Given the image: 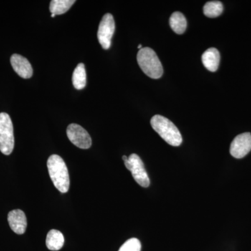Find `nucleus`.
Masks as SVG:
<instances>
[{
    "label": "nucleus",
    "mask_w": 251,
    "mask_h": 251,
    "mask_svg": "<svg viewBox=\"0 0 251 251\" xmlns=\"http://www.w3.org/2000/svg\"><path fill=\"white\" fill-rule=\"evenodd\" d=\"M48 169L54 186L61 193L68 192L70 186L69 171L64 160L58 155H52L47 162Z\"/></svg>",
    "instance_id": "f257e3e1"
},
{
    "label": "nucleus",
    "mask_w": 251,
    "mask_h": 251,
    "mask_svg": "<svg viewBox=\"0 0 251 251\" xmlns=\"http://www.w3.org/2000/svg\"><path fill=\"white\" fill-rule=\"evenodd\" d=\"M151 125L153 130L172 146L178 147L182 143V136L176 126L161 115H156L151 120Z\"/></svg>",
    "instance_id": "f03ea898"
},
{
    "label": "nucleus",
    "mask_w": 251,
    "mask_h": 251,
    "mask_svg": "<svg viewBox=\"0 0 251 251\" xmlns=\"http://www.w3.org/2000/svg\"><path fill=\"white\" fill-rule=\"evenodd\" d=\"M138 65L148 76L153 79L160 78L163 74L161 61L156 52L150 48H143L137 55Z\"/></svg>",
    "instance_id": "7ed1b4c3"
},
{
    "label": "nucleus",
    "mask_w": 251,
    "mask_h": 251,
    "mask_svg": "<svg viewBox=\"0 0 251 251\" xmlns=\"http://www.w3.org/2000/svg\"><path fill=\"white\" fill-rule=\"evenodd\" d=\"M14 148V126L7 113H0V151L10 155Z\"/></svg>",
    "instance_id": "20e7f679"
},
{
    "label": "nucleus",
    "mask_w": 251,
    "mask_h": 251,
    "mask_svg": "<svg viewBox=\"0 0 251 251\" xmlns=\"http://www.w3.org/2000/svg\"><path fill=\"white\" fill-rule=\"evenodd\" d=\"M126 168L131 172L135 181L142 187L148 188L150 184L148 173L145 171L141 158L135 153H132L127 161L125 162Z\"/></svg>",
    "instance_id": "39448f33"
},
{
    "label": "nucleus",
    "mask_w": 251,
    "mask_h": 251,
    "mask_svg": "<svg viewBox=\"0 0 251 251\" xmlns=\"http://www.w3.org/2000/svg\"><path fill=\"white\" fill-rule=\"evenodd\" d=\"M115 30V23L112 14L104 15L99 24L97 37L99 44L103 49L108 50L111 46L112 36Z\"/></svg>",
    "instance_id": "423d86ee"
},
{
    "label": "nucleus",
    "mask_w": 251,
    "mask_h": 251,
    "mask_svg": "<svg viewBox=\"0 0 251 251\" xmlns=\"http://www.w3.org/2000/svg\"><path fill=\"white\" fill-rule=\"evenodd\" d=\"M67 134L69 140L80 149L87 150L92 146V139L88 132L76 124H72L67 127Z\"/></svg>",
    "instance_id": "0eeeda50"
},
{
    "label": "nucleus",
    "mask_w": 251,
    "mask_h": 251,
    "mask_svg": "<svg viewBox=\"0 0 251 251\" xmlns=\"http://www.w3.org/2000/svg\"><path fill=\"white\" fill-rule=\"evenodd\" d=\"M251 150V134L244 133L237 135L232 142L229 149L231 155L236 158H242Z\"/></svg>",
    "instance_id": "6e6552de"
},
{
    "label": "nucleus",
    "mask_w": 251,
    "mask_h": 251,
    "mask_svg": "<svg viewBox=\"0 0 251 251\" xmlns=\"http://www.w3.org/2000/svg\"><path fill=\"white\" fill-rule=\"evenodd\" d=\"M11 64L15 72L23 78H30L33 69L30 63L21 54H14L11 57Z\"/></svg>",
    "instance_id": "1a4fd4ad"
},
{
    "label": "nucleus",
    "mask_w": 251,
    "mask_h": 251,
    "mask_svg": "<svg viewBox=\"0 0 251 251\" xmlns=\"http://www.w3.org/2000/svg\"><path fill=\"white\" fill-rule=\"evenodd\" d=\"M8 222L15 233L23 234L25 232L27 226V218L21 209L10 211L8 214Z\"/></svg>",
    "instance_id": "9d476101"
},
{
    "label": "nucleus",
    "mask_w": 251,
    "mask_h": 251,
    "mask_svg": "<svg viewBox=\"0 0 251 251\" xmlns=\"http://www.w3.org/2000/svg\"><path fill=\"white\" fill-rule=\"evenodd\" d=\"M220 59L219 51L215 48H210L206 50L202 55V62L209 72H215L219 68Z\"/></svg>",
    "instance_id": "9b49d317"
},
{
    "label": "nucleus",
    "mask_w": 251,
    "mask_h": 251,
    "mask_svg": "<svg viewBox=\"0 0 251 251\" xmlns=\"http://www.w3.org/2000/svg\"><path fill=\"white\" fill-rule=\"evenodd\" d=\"M46 243L49 250H60L64 244V235L57 229H51L47 234Z\"/></svg>",
    "instance_id": "f8f14e48"
},
{
    "label": "nucleus",
    "mask_w": 251,
    "mask_h": 251,
    "mask_svg": "<svg viewBox=\"0 0 251 251\" xmlns=\"http://www.w3.org/2000/svg\"><path fill=\"white\" fill-rule=\"evenodd\" d=\"M73 85L76 90H80L85 88L87 84V74L85 65L82 63L77 64L74 70L72 77Z\"/></svg>",
    "instance_id": "ddd939ff"
},
{
    "label": "nucleus",
    "mask_w": 251,
    "mask_h": 251,
    "mask_svg": "<svg viewBox=\"0 0 251 251\" xmlns=\"http://www.w3.org/2000/svg\"><path fill=\"white\" fill-rule=\"evenodd\" d=\"M170 25L175 33L182 34L186 31L187 22L184 15L177 11L172 14L170 18Z\"/></svg>",
    "instance_id": "4468645a"
},
{
    "label": "nucleus",
    "mask_w": 251,
    "mask_h": 251,
    "mask_svg": "<svg viewBox=\"0 0 251 251\" xmlns=\"http://www.w3.org/2000/svg\"><path fill=\"white\" fill-rule=\"evenodd\" d=\"M74 0H52L50 4V11L51 14L62 15L69 11L74 5Z\"/></svg>",
    "instance_id": "2eb2a0df"
},
{
    "label": "nucleus",
    "mask_w": 251,
    "mask_h": 251,
    "mask_svg": "<svg viewBox=\"0 0 251 251\" xmlns=\"http://www.w3.org/2000/svg\"><path fill=\"white\" fill-rule=\"evenodd\" d=\"M224 11V6L219 1H211L206 2L203 8V12L206 17L216 18L221 16Z\"/></svg>",
    "instance_id": "dca6fc26"
},
{
    "label": "nucleus",
    "mask_w": 251,
    "mask_h": 251,
    "mask_svg": "<svg viewBox=\"0 0 251 251\" xmlns=\"http://www.w3.org/2000/svg\"><path fill=\"white\" fill-rule=\"evenodd\" d=\"M141 251V244L136 238H131L120 247L118 251Z\"/></svg>",
    "instance_id": "f3484780"
},
{
    "label": "nucleus",
    "mask_w": 251,
    "mask_h": 251,
    "mask_svg": "<svg viewBox=\"0 0 251 251\" xmlns=\"http://www.w3.org/2000/svg\"><path fill=\"white\" fill-rule=\"evenodd\" d=\"M138 49L139 50H141L143 49V46L141 45V44H140V45H138Z\"/></svg>",
    "instance_id": "a211bd4d"
},
{
    "label": "nucleus",
    "mask_w": 251,
    "mask_h": 251,
    "mask_svg": "<svg viewBox=\"0 0 251 251\" xmlns=\"http://www.w3.org/2000/svg\"><path fill=\"white\" fill-rule=\"evenodd\" d=\"M54 16H55V15L53 14H51V17L52 18H54Z\"/></svg>",
    "instance_id": "6ab92c4d"
}]
</instances>
